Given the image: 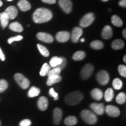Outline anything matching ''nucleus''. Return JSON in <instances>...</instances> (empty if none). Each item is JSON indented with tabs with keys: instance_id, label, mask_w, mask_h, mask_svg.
<instances>
[{
	"instance_id": "f257e3e1",
	"label": "nucleus",
	"mask_w": 126,
	"mask_h": 126,
	"mask_svg": "<svg viewBox=\"0 0 126 126\" xmlns=\"http://www.w3.org/2000/svg\"><path fill=\"white\" fill-rule=\"evenodd\" d=\"M53 18V14L49 9L40 8L37 9L33 15V19L37 23H42L48 22Z\"/></svg>"
},
{
	"instance_id": "f03ea898",
	"label": "nucleus",
	"mask_w": 126,
	"mask_h": 126,
	"mask_svg": "<svg viewBox=\"0 0 126 126\" xmlns=\"http://www.w3.org/2000/svg\"><path fill=\"white\" fill-rule=\"evenodd\" d=\"M83 98L82 93L79 91H75L68 94L65 97L66 103L71 106H74L79 103Z\"/></svg>"
},
{
	"instance_id": "7ed1b4c3",
	"label": "nucleus",
	"mask_w": 126,
	"mask_h": 126,
	"mask_svg": "<svg viewBox=\"0 0 126 126\" xmlns=\"http://www.w3.org/2000/svg\"><path fill=\"white\" fill-rule=\"evenodd\" d=\"M81 116L85 122L89 124H94L97 122V117L94 113L90 110H83L81 111Z\"/></svg>"
},
{
	"instance_id": "20e7f679",
	"label": "nucleus",
	"mask_w": 126,
	"mask_h": 126,
	"mask_svg": "<svg viewBox=\"0 0 126 126\" xmlns=\"http://www.w3.org/2000/svg\"><path fill=\"white\" fill-rule=\"evenodd\" d=\"M14 78L16 82L23 89H26L29 88L30 85V81L24 75L20 73H16L14 75Z\"/></svg>"
},
{
	"instance_id": "39448f33",
	"label": "nucleus",
	"mask_w": 126,
	"mask_h": 126,
	"mask_svg": "<svg viewBox=\"0 0 126 126\" xmlns=\"http://www.w3.org/2000/svg\"><path fill=\"white\" fill-rule=\"evenodd\" d=\"M96 79L98 82L102 85H106L109 82L110 79L109 75L108 72L105 70H101L97 72Z\"/></svg>"
},
{
	"instance_id": "423d86ee",
	"label": "nucleus",
	"mask_w": 126,
	"mask_h": 126,
	"mask_svg": "<svg viewBox=\"0 0 126 126\" xmlns=\"http://www.w3.org/2000/svg\"><path fill=\"white\" fill-rule=\"evenodd\" d=\"M95 19L94 14L93 13H88L86 14L80 21V26L82 28H86L90 26L92 23L94 22Z\"/></svg>"
},
{
	"instance_id": "0eeeda50",
	"label": "nucleus",
	"mask_w": 126,
	"mask_h": 126,
	"mask_svg": "<svg viewBox=\"0 0 126 126\" xmlns=\"http://www.w3.org/2000/svg\"><path fill=\"white\" fill-rule=\"evenodd\" d=\"M94 71V67L92 64H87L84 66L81 71V77L83 79L86 80L90 78Z\"/></svg>"
},
{
	"instance_id": "6e6552de",
	"label": "nucleus",
	"mask_w": 126,
	"mask_h": 126,
	"mask_svg": "<svg viewBox=\"0 0 126 126\" xmlns=\"http://www.w3.org/2000/svg\"><path fill=\"white\" fill-rule=\"evenodd\" d=\"M105 111L109 116L112 117H119L120 114V111L117 107L113 105H108L105 108Z\"/></svg>"
},
{
	"instance_id": "1a4fd4ad",
	"label": "nucleus",
	"mask_w": 126,
	"mask_h": 126,
	"mask_svg": "<svg viewBox=\"0 0 126 126\" xmlns=\"http://www.w3.org/2000/svg\"><path fill=\"white\" fill-rule=\"evenodd\" d=\"M60 7L65 13L70 14L72 11V4L71 0H59Z\"/></svg>"
},
{
	"instance_id": "9d476101",
	"label": "nucleus",
	"mask_w": 126,
	"mask_h": 126,
	"mask_svg": "<svg viewBox=\"0 0 126 126\" xmlns=\"http://www.w3.org/2000/svg\"><path fill=\"white\" fill-rule=\"evenodd\" d=\"M92 111L98 115H102L105 113V105L103 103H92L90 105Z\"/></svg>"
},
{
	"instance_id": "9b49d317",
	"label": "nucleus",
	"mask_w": 126,
	"mask_h": 126,
	"mask_svg": "<svg viewBox=\"0 0 126 126\" xmlns=\"http://www.w3.org/2000/svg\"><path fill=\"white\" fill-rule=\"evenodd\" d=\"M36 36H37V39L39 40L42 41L43 42H45V43H51L54 41V39H53V36L51 34L47 33L39 32Z\"/></svg>"
},
{
	"instance_id": "f8f14e48",
	"label": "nucleus",
	"mask_w": 126,
	"mask_h": 126,
	"mask_svg": "<svg viewBox=\"0 0 126 126\" xmlns=\"http://www.w3.org/2000/svg\"><path fill=\"white\" fill-rule=\"evenodd\" d=\"M71 37L70 33L67 31L59 32L56 34V39L61 43H65L69 40Z\"/></svg>"
},
{
	"instance_id": "ddd939ff",
	"label": "nucleus",
	"mask_w": 126,
	"mask_h": 126,
	"mask_svg": "<svg viewBox=\"0 0 126 126\" xmlns=\"http://www.w3.org/2000/svg\"><path fill=\"white\" fill-rule=\"evenodd\" d=\"M83 34V30L81 28L75 27L73 29L72 31L71 39L72 42L74 43H77L79 39L81 37Z\"/></svg>"
},
{
	"instance_id": "4468645a",
	"label": "nucleus",
	"mask_w": 126,
	"mask_h": 126,
	"mask_svg": "<svg viewBox=\"0 0 126 126\" xmlns=\"http://www.w3.org/2000/svg\"><path fill=\"white\" fill-rule=\"evenodd\" d=\"M63 117V111L61 109L57 108L53 111V121L55 124L57 125L60 123Z\"/></svg>"
},
{
	"instance_id": "2eb2a0df",
	"label": "nucleus",
	"mask_w": 126,
	"mask_h": 126,
	"mask_svg": "<svg viewBox=\"0 0 126 126\" xmlns=\"http://www.w3.org/2000/svg\"><path fill=\"white\" fill-rule=\"evenodd\" d=\"M5 12L7 14L9 19H14L18 15V9L14 6H10L8 7L5 11Z\"/></svg>"
},
{
	"instance_id": "dca6fc26",
	"label": "nucleus",
	"mask_w": 126,
	"mask_h": 126,
	"mask_svg": "<svg viewBox=\"0 0 126 126\" xmlns=\"http://www.w3.org/2000/svg\"><path fill=\"white\" fill-rule=\"evenodd\" d=\"M48 100L46 97L41 96L37 102V106L39 109L42 111H45L48 108Z\"/></svg>"
},
{
	"instance_id": "f3484780",
	"label": "nucleus",
	"mask_w": 126,
	"mask_h": 126,
	"mask_svg": "<svg viewBox=\"0 0 126 126\" xmlns=\"http://www.w3.org/2000/svg\"><path fill=\"white\" fill-rule=\"evenodd\" d=\"M102 36L103 39H110L113 36V30L111 28L109 25H106L104 27L102 32Z\"/></svg>"
},
{
	"instance_id": "a211bd4d",
	"label": "nucleus",
	"mask_w": 126,
	"mask_h": 126,
	"mask_svg": "<svg viewBox=\"0 0 126 126\" xmlns=\"http://www.w3.org/2000/svg\"><path fill=\"white\" fill-rule=\"evenodd\" d=\"M91 96L94 100L99 101L102 99L103 96V94L102 91L98 88H94L91 92Z\"/></svg>"
},
{
	"instance_id": "6ab92c4d",
	"label": "nucleus",
	"mask_w": 126,
	"mask_h": 126,
	"mask_svg": "<svg viewBox=\"0 0 126 126\" xmlns=\"http://www.w3.org/2000/svg\"><path fill=\"white\" fill-rule=\"evenodd\" d=\"M19 8L22 11L26 12L31 9V5L28 0H20L18 3Z\"/></svg>"
},
{
	"instance_id": "aec40b11",
	"label": "nucleus",
	"mask_w": 126,
	"mask_h": 126,
	"mask_svg": "<svg viewBox=\"0 0 126 126\" xmlns=\"http://www.w3.org/2000/svg\"><path fill=\"white\" fill-rule=\"evenodd\" d=\"M62 79V77L60 75H55L48 77V79L47 81V85L48 86H51L54 83H58L60 82Z\"/></svg>"
},
{
	"instance_id": "412c9836",
	"label": "nucleus",
	"mask_w": 126,
	"mask_h": 126,
	"mask_svg": "<svg viewBox=\"0 0 126 126\" xmlns=\"http://www.w3.org/2000/svg\"><path fill=\"white\" fill-rule=\"evenodd\" d=\"M114 92L113 89L111 88H108L107 90L105 91V94H104V96H105V99L106 102H111L112 100V99L114 97Z\"/></svg>"
},
{
	"instance_id": "4be33fe9",
	"label": "nucleus",
	"mask_w": 126,
	"mask_h": 126,
	"mask_svg": "<svg viewBox=\"0 0 126 126\" xmlns=\"http://www.w3.org/2000/svg\"><path fill=\"white\" fill-rule=\"evenodd\" d=\"M124 46V43L122 40L117 39L113 41L111 43V47L114 50H120L123 48Z\"/></svg>"
},
{
	"instance_id": "5701e85b",
	"label": "nucleus",
	"mask_w": 126,
	"mask_h": 126,
	"mask_svg": "<svg viewBox=\"0 0 126 126\" xmlns=\"http://www.w3.org/2000/svg\"><path fill=\"white\" fill-rule=\"evenodd\" d=\"M9 29L16 32H22L23 31V27L19 23L13 22L9 25Z\"/></svg>"
},
{
	"instance_id": "b1692460",
	"label": "nucleus",
	"mask_w": 126,
	"mask_h": 126,
	"mask_svg": "<svg viewBox=\"0 0 126 126\" xmlns=\"http://www.w3.org/2000/svg\"><path fill=\"white\" fill-rule=\"evenodd\" d=\"M78 120L76 117L74 116H70L65 118V120H64V123L65 125L69 126H74L75 124H77Z\"/></svg>"
},
{
	"instance_id": "393cba45",
	"label": "nucleus",
	"mask_w": 126,
	"mask_h": 126,
	"mask_svg": "<svg viewBox=\"0 0 126 126\" xmlns=\"http://www.w3.org/2000/svg\"><path fill=\"white\" fill-rule=\"evenodd\" d=\"M9 18L7 14L5 12H3L0 16V22H1V26H2L3 29H4L6 26H7L9 22Z\"/></svg>"
},
{
	"instance_id": "a878e982",
	"label": "nucleus",
	"mask_w": 126,
	"mask_h": 126,
	"mask_svg": "<svg viewBox=\"0 0 126 126\" xmlns=\"http://www.w3.org/2000/svg\"><path fill=\"white\" fill-rule=\"evenodd\" d=\"M40 93V89L38 88L35 87V86H32L29 89V92H28V96L29 97H34L37 96Z\"/></svg>"
},
{
	"instance_id": "bb28decb",
	"label": "nucleus",
	"mask_w": 126,
	"mask_h": 126,
	"mask_svg": "<svg viewBox=\"0 0 126 126\" xmlns=\"http://www.w3.org/2000/svg\"><path fill=\"white\" fill-rule=\"evenodd\" d=\"M62 60L61 57H52L50 61V67L54 68L57 67L58 65H59L61 64Z\"/></svg>"
},
{
	"instance_id": "cd10ccee",
	"label": "nucleus",
	"mask_w": 126,
	"mask_h": 126,
	"mask_svg": "<svg viewBox=\"0 0 126 126\" xmlns=\"http://www.w3.org/2000/svg\"><path fill=\"white\" fill-rule=\"evenodd\" d=\"M86 56V54L83 51H78L75 52L74 54L72 56V59L75 61H80L85 59Z\"/></svg>"
},
{
	"instance_id": "c85d7f7f",
	"label": "nucleus",
	"mask_w": 126,
	"mask_h": 126,
	"mask_svg": "<svg viewBox=\"0 0 126 126\" xmlns=\"http://www.w3.org/2000/svg\"><path fill=\"white\" fill-rule=\"evenodd\" d=\"M50 70H51L50 66L48 65L47 63H45L43 65V66H42L39 74H40V75L42 77H45L47 75Z\"/></svg>"
},
{
	"instance_id": "c756f323",
	"label": "nucleus",
	"mask_w": 126,
	"mask_h": 126,
	"mask_svg": "<svg viewBox=\"0 0 126 126\" xmlns=\"http://www.w3.org/2000/svg\"><path fill=\"white\" fill-rule=\"evenodd\" d=\"M91 46L94 49L100 50L104 47V44L100 40H94L91 43Z\"/></svg>"
},
{
	"instance_id": "7c9ffc66",
	"label": "nucleus",
	"mask_w": 126,
	"mask_h": 126,
	"mask_svg": "<svg viewBox=\"0 0 126 126\" xmlns=\"http://www.w3.org/2000/svg\"><path fill=\"white\" fill-rule=\"evenodd\" d=\"M111 20L113 25L117 26V27H120V26H122L123 25L122 20L117 15H113L111 17Z\"/></svg>"
},
{
	"instance_id": "2f4dec72",
	"label": "nucleus",
	"mask_w": 126,
	"mask_h": 126,
	"mask_svg": "<svg viewBox=\"0 0 126 126\" xmlns=\"http://www.w3.org/2000/svg\"><path fill=\"white\" fill-rule=\"evenodd\" d=\"M116 100L117 102V103L120 104V105H122V104H124L126 102V94L123 92H120L118 94L116 98Z\"/></svg>"
},
{
	"instance_id": "473e14b6",
	"label": "nucleus",
	"mask_w": 126,
	"mask_h": 126,
	"mask_svg": "<svg viewBox=\"0 0 126 126\" xmlns=\"http://www.w3.org/2000/svg\"><path fill=\"white\" fill-rule=\"evenodd\" d=\"M37 46L39 50V51H40V53L42 54V56L45 57H48L49 56L50 53L49 51H48V50H47L46 47H45L43 45H40V44H37Z\"/></svg>"
},
{
	"instance_id": "72a5a7b5",
	"label": "nucleus",
	"mask_w": 126,
	"mask_h": 126,
	"mask_svg": "<svg viewBox=\"0 0 126 126\" xmlns=\"http://www.w3.org/2000/svg\"><path fill=\"white\" fill-rule=\"evenodd\" d=\"M113 86L116 90H120L123 86V82L119 78H115L113 81Z\"/></svg>"
},
{
	"instance_id": "f704fd0d",
	"label": "nucleus",
	"mask_w": 126,
	"mask_h": 126,
	"mask_svg": "<svg viewBox=\"0 0 126 126\" xmlns=\"http://www.w3.org/2000/svg\"><path fill=\"white\" fill-rule=\"evenodd\" d=\"M8 82L5 79H0V93L4 92L8 88Z\"/></svg>"
},
{
	"instance_id": "c9c22d12",
	"label": "nucleus",
	"mask_w": 126,
	"mask_h": 126,
	"mask_svg": "<svg viewBox=\"0 0 126 126\" xmlns=\"http://www.w3.org/2000/svg\"><path fill=\"white\" fill-rule=\"evenodd\" d=\"M61 70L59 67H54L53 68V70H50L49 72L48 73V77L51 76V75H60L61 73Z\"/></svg>"
},
{
	"instance_id": "e433bc0d",
	"label": "nucleus",
	"mask_w": 126,
	"mask_h": 126,
	"mask_svg": "<svg viewBox=\"0 0 126 126\" xmlns=\"http://www.w3.org/2000/svg\"><path fill=\"white\" fill-rule=\"evenodd\" d=\"M118 71L120 75L123 77H126V66L124 65H120L118 67Z\"/></svg>"
},
{
	"instance_id": "4c0bfd02",
	"label": "nucleus",
	"mask_w": 126,
	"mask_h": 126,
	"mask_svg": "<svg viewBox=\"0 0 126 126\" xmlns=\"http://www.w3.org/2000/svg\"><path fill=\"white\" fill-rule=\"evenodd\" d=\"M49 94L51 96V97H53L54 100H59V94L57 93L56 91H54V88H50V89L49 90Z\"/></svg>"
},
{
	"instance_id": "58836bf2",
	"label": "nucleus",
	"mask_w": 126,
	"mask_h": 126,
	"mask_svg": "<svg viewBox=\"0 0 126 126\" xmlns=\"http://www.w3.org/2000/svg\"><path fill=\"white\" fill-rule=\"evenodd\" d=\"M23 39V37L22 36H17L15 37H12L11 38L8 39V43L9 44H11L14 42H17V41H20Z\"/></svg>"
},
{
	"instance_id": "ea45409f",
	"label": "nucleus",
	"mask_w": 126,
	"mask_h": 126,
	"mask_svg": "<svg viewBox=\"0 0 126 126\" xmlns=\"http://www.w3.org/2000/svg\"><path fill=\"white\" fill-rule=\"evenodd\" d=\"M32 124L31 121L29 119H24L20 122V126H31Z\"/></svg>"
},
{
	"instance_id": "a19ab883",
	"label": "nucleus",
	"mask_w": 126,
	"mask_h": 126,
	"mask_svg": "<svg viewBox=\"0 0 126 126\" xmlns=\"http://www.w3.org/2000/svg\"><path fill=\"white\" fill-rule=\"evenodd\" d=\"M61 60H62V61H61V64L59 65H58L57 67L60 68L61 70H63L64 68H65L66 65H67V60L64 57H61Z\"/></svg>"
},
{
	"instance_id": "79ce46f5",
	"label": "nucleus",
	"mask_w": 126,
	"mask_h": 126,
	"mask_svg": "<svg viewBox=\"0 0 126 126\" xmlns=\"http://www.w3.org/2000/svg\"><path fill=\"white\" fill-rule=\"evenodd\" d=\"M0 60L3 61H5V57L4 53L2 52V50H1V47H0Z\"/></svg>"
},
{
	"instance_id": "37998d69",
	"label": "nucleus",
	"mask_w": 126,
	"mask_h": 126,
	"mask_svg": "<svg viewBox=\"0 0 126 126\" xmlns=\"http://www.w3.org/2000/svg\"><path fill=\"white\" fill-rule=\"evenodd\" d=\"M42 1L45 3H47V4H53L56 2V0H42Z\"/></svg>"
},
{
	"instance_id": "c03bdc74",
	"label": "nucleus",
	"mask_w": 126,
	"mask_h": 126,
	"mask_svg": "<svg viewBox=\"0 0 126 126\" xmlns=\"http://www.w3.org/2000/svg\"><path fill=\"white\" fill-rule=\"evenodd\" d=\"M119 5L122 7L126 8V0H121L119 3Z\"/></svg>"
},
{
	"instance_id": "a18cd8bd",
	"label": "nucleus",
	"mask_w": 126,
	"mask_h": 126,
	"mask_svg": "<svg viewBox=\"0 0 126 126\" xmlns=\"http://www.w3.org/2000/svg\"><path fill=\"white\" fill-rule=\"evenodd\" d=\"M123 35L124 38H126V30L124 29L123 31Z\"/></svg>"
},
{
	"instance_id": "49530a36",
	"label": "nucleus",
	"mask_w": 126,
	"mask_h": 126,
	"mask_svg": "<svg viewBox=\"0 0 126 126\" xmlns=\"http://www.w3.org/2000/svg\"><path fill=\"white\" fill-rule=\"evenodd\" d=\"M123 61L124 63H126V56L125 55V56H124V58H123Z\"/></svg>"
},
{
	"instance_id": "de8ad7c7",
	"label": "nucleus",
	"mask_w": 126,
	"mask_h": 126,
	"mask_svg": "<svg viewBox=\"0 0 126 126\" xmlns=\"http://www.w3.org/2000/svg\"><path fill=\"white\" fill-rule=\"evenodd\" d=\"M2 5V2L0 0V7H1Z\"/></svg>"
},
{
	"instance_id": "09e8293b",
	"label": "nucleus",
	"mask_w": 126,
	"mask_h": 126,
	"mask_svg": "<svg viewBox=\"0 0 126 126\" xmlns=\"http://www.w3.org/2000/svg\"><path fill=\"white\" fill-rule=\"evenodd\" d=\"M84 41H85V39H81V42H84Z\"/></svg>"
},
{
	"instance_id": "8fccbe9b",
	"label": "nucleus",
	"mask_w": 126,
	"mask_h": 126,
	"mask_svg": "<svg viewBox=\"0 0 126 126\" xmlns=\"http://www.w3.org/2000/svg\"><path fill=\"white\" fill-rule=\"evenodd\" d=\"M102 1H104V2H106V1H109V0H102Z\"/></svg>"
},
{
	"instance_id": "3c124183",
	"label": "nucleus",
	"mask_w": 126,
	"mask_h": 126,
	"mask_svg": "<svg viewBox=\"0 0 126 126\" xmlns=\"http://www.w3.org/2000/svg\"><path fill=\"white\" fill-rule=\"evenodd\" d=\"M7 1H12V0H7Z\"/></svg>"
},
{
	"instance_id": "603ef678",
	"label": "nucleus",
	"mask_w": 126,
	"mask_h": 126,
	"mask_svg": "<svg viewBox=\"0 0 126 126\" xmlns=\"http://www.w3.org/2000/svg\"><path fill=\"white\" fill-rule=\"evenodd\" d=\"M1 126V121H0V126Z\"/></svg>"
}]
</instances>
